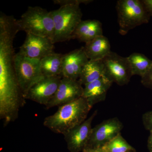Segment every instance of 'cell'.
<instances>
[{"instance_id":"cell-14","label":"cell","mask_w":152,"mask_h":152,"mask_svg":"<svg viewBox=\"0 0 152 152\" xmlns=\"http://www.w3.org/2000/svg\"><path fill=\"white\" fill-rule=\"evenodd\" d=\"M102 25L96 20H82L76 28L72 39L83 42H88L99 36L103 35Z\"/></svg>"},{"instance_id":"cell-7","label":"cell","mask_w":152,"mask_h":152,"mask_svg":"<svg viewBox=\"0 0 152 152\" xmlns=\"http://www.w3.org/2000/svg\"><path fill=\"white\" fill-rule=\"evenodd\" d=\"M123 128L122 123L116 117L103 121L92 128L89 140L86 147L102 148L121 133Z\"/></svg>"},{"instance_id":"cell-3","label":"cell","mask_w":152,"mask_h":152,"mask_svg":"<svg viewBox=\"0 0 152 152\" xmlns=\"http://www.w3.org/2000/svg\"><path fill=\"white\" fill-rule=\"evenodd\" d=\"M80 5L61 6L58 10L51 11L54 25V44L72 39L76 28L82 20Z\"/></svg>"},{"instance_id":"cell-4","label":"cell","mask_w":152,"mask_h":152,"mask_svg":"<svg viewBox=\"0 0 152 152\" xmlns=\"http://www.w3.org/2000/svg\"><path fill=\"white\" fill-rule=\"evenodd\" d=\"M119 33L122 35L136 27L148 23L150 18L142 0H119L116 6Z\"/></svg>"},{"instance_id":"cell-26","label":"cell","mask_w":152,"mask_h":152,"mask_svg":"<svg viewBox=\"0 0 152 152\" xmlns=\"http://www.w3.org/2000/svg\"><path fill=\"white\" fill-rule=\"evenodd\" d=\"M124 152H136L135 150H134V151H128Z\"/></svg>"},{"instance_id":"cell-22","label":"cell","mask_w":152,"mask_h":152,"mask_svg":"<svg viewBox=\"0 0 152 152\" xmlns=\"http://www.w3.org/2000/svg\"><path fill=\"white\" fill-rule=\"evenodd\" d=\"M141 82L144 86L152 90V66L149 70L141 77Z\"/></svg>"},{"instance_id":"cell-23","label":"cell","mask_w":152,"mask_h":152,"mask_svg":"<svg viewBox=\"0 0 152 152\" xmlns=\"http://www.w3.org/2000/svg\"><path fill=\"white\" fill-rule=\"evenodd\" d=\"M147 12L150 17H152V0H142Z\"/></svg>"},{"instance_id":"cell-5","label":"cell","mask_w":152,"mask_h":152,"mask_svg":"<svg viewBox=\"0 0 152 152\" xmlns=\"http://www.w3.org/2000/svg\"><path fill=\"white\" fill-rule=\"evenodd\" d=\"M15 65L18 83L25 99L30 88L44 77L40 60L30 58L18 52L15 55Z\"/></svg>"},{"instance_id":"cell-15","label":"cell","mask_w":152,"mask_h":152,"mask_svg":"<svg viewBox=\"0 0 152 152\" xmlns=\"http://www.w3.org/2000/svg\"><path fill=\"white\" fill-rule=\"evenodd\" d=\"M84 48L90 60H103L111 52L108 39L103 35L86 43Z\"/></svg>"},{"instance_id":"cell-10","label":"cell","mask_w":152,"mask_h":152,"mask_svg":"<svg viewBox=\"0 0 152 152\" xmlns=\"http://www.w3.org/2000/svg\"><path fill=\"white\" fill-rule=\"evenodd\" d=\"M97 114V111H95L85 121L64 135L68 150L70 152L83 151L89 140L93 128L92 123Z\"/></svg>"},{"instance_id":"cell-21","label":"cell","mask_w":152,"mask_h":152,"mask_svg":"<svg viewBox=\"0 0 152 152\" xmlns=\"http://www.w3.org/2000/svg\"><path fill=\"white\" fill-rule=\"evenodd\" d=\"M143 124L147 130L152 131V111L147 112L142 117Z\"/></svg>"},{"instance_id":"cell-12","label":"cell","mask_w":152,"mask_h":152,"mask_svg":"<svg viewBox=\"0 0 152 152\" xmlns=\"http://www.w3.org/2000/svg\"><path fill=\"white\" fill-rule=\"evenodd\" d=\"M88 61L84 47L63 55L62 77L78 80L82 69Z\"/></svg>"},{"instance_id":"cell-8","label":"cell","mask_w":152,"mask_h":152,"mask_svg":"<svg viewBox=\"0 0 152 152\" xmlns=\"http://www.w3.org/2000/svg\"><path fill=\"white\" fill-rule=\"evenodd\" d=\"M54 44L50 38L26 33V39L18 52L30 58L41 60L54 52Z\"/></svg>"},{"instance_id":"cell-6","label":"cell","mask_w":152,"mask_h":152,"mask_svg":"<svg viewBox=\"0 0 152 152\" xmlns=\"http://www.w3.org/2000/svg\"><path fill=\"white\" fill-rule=\"evenodd\" d=\"M103 61L106 77L120 86L128 84L133 75L127 57L111 51Z\"/></svg>"},{"instance_id":"cell-9","label":"cell","mask_w":152,"mask_h":152,"mask_svg":"<svg viewBox=\"0 0 152 152\" xmlns=\"http://www.w3.org/2000/svg\"><path fill=\"white\" fill-rule=\"evenodd\" d=\"M62 77H44L28 92L25 99H29L46 106L56 93Z\"/></svg>"},{"instance_id":"cell-16","label":"cell","mask_w":152,"mask_h":152,"mask_svg":"<svg viewBox=\"0 0 152 152\" xmlns=\"http://www.w3.org/2000/svg\"><path fill=\"white\" fill-rule=\"evenodd\" d=\"M104 76V66L103 60H89L82 69L78 81L84 86Z\"/></svg>"},{"instance_id":"cell-11","label":"cell","mask_w":152,"mask_h":152,"mask_svg":"<svg viewBox=\"0 0 152 152\" xmlns=\"http://www.w3.org/2000/svg\"><path fill=\"white\" fill-rule=\"evenodd\" d=\"M83 87L78 80L62 77L56 93L46 106L47 109L60 106L83 97Z\"/></svg>"},{"instance_id":"cell-2","label":"cell","mask_w":152,"mask_h":152,"mask_svg":"<svg viewBox=\"0 0 152 152\" xmlns=\"http://www.w3.org/2000/svg\"><path fill=\"white\" fill-rule=\"evenodd\" d=\"M20 31L46 37L53 40L54 25L51 12L39 7H29L20 18L17 20Z\"/></svg>"},{"instance_id":"cell-20","label":"cell","mask_w":152,"mask_h":152,"mask_svg":"<svg viewBox=\"0 0 152 152\" xmlns=\"http://www.w3.org/2000/svg\"><path fill=\"white\" fill-rule=\"evenodd\" d=\"M53 3L56 4L61 6L72 5L80 4H89L93 1L91 0H54Z\"/></svg>"},{"instance_id":"cell-1","label":"cell","mask_w":152,"mask_h":152,"mask_svg":"<svg viewBox=\"0 0 152 152\" xmlns=\"http://www.w3.org/2000/svg\"><path fill=\"white\" fill-rule=\"evenodd\" d=\"M92 108L81 97L59 106L56 113L45 118L43 124L52 132L64 135L85 121Z\"/></svg>"},{"instance_id":"cell-19","label":"cell","mask_w":152,"mask_h":152,"mask_svg":"<svg viewBox=\"0 0 152 152\" xmlns=\"http://www.w3.org/2000/svg\"><path fill=\"white\" fill-rule=\"evenodd\" d=\"M101 148L105 152H124L135 150L123 137L121 133Z\"/></svg>"},{"instance_id":"cell-18","label":"cell","mask_w":152,"mask_h":152,"mask_svg":"<svg viewBox=\"0 0 152 152\" xmlns=\"http://www.w3.org/2000/svg\"><path fill=\"white\" fill-rule=\"evenodd\" d=\"M130 65L133 76L142 77L147 73L152 66V61L143 54L133 53L127 57Z\"/></svg>"},{"instance_id":"cell-24","label":"cell","mask_w":152,"mask_h":152,"mask_svg":"<svg viewBox=\"0 0 152 152\" xmlns=\"http://www.w3.org/2000/svg\"><path fill=\"white\" fill-rule=\"evenodd\" d=\"M83 152H105L102 148H91L86 147Z\"/></svg>"},{"instance_id":"cell-25","label":"cell","mask_w":152,"mask_h":152,"mask_svg":"<svg viewBox=\"0 0 152 152\" xmlns=\"http://www.w3.org/2000/svg\"><path fill=\"white\" fill-rule=\"evenodd\" d=\"M148 147L150 152H152V131L150 132L148 140Z\"/></svg>"},{"instance_id":"cell-13","label":"cell","mask_w":152,"mask_h":152,"mask_svg":"<svg viewBox=\"0 0 152 152\" xmlns=\"http://www.w3.org/2000/svg\"><path fill=\"white\" fill-rule=\"evenodd\" d=\"M113 83V82L104 76L85 85L83 87V97L85 98L93 107L95 104L105 100L108 91Z\"/></svg>"},{"instance_id":"cell-17","label":"cell","mask_w":152,"mask_h":152,"mask_svg":"<svg viewBox=\"0 0 152 152\" xmlns=\"http://www.w3.org/2000/svg\"><path fill=\"white\" fill-rule=\"evenodd\" d=\"M63 55L53 53L40 60L41 71L44 77H62Z\"/></svg>"}]
</instances>
